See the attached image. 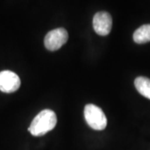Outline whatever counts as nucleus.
<instances>
[{
	"label": "nucleus",
	"mask_w": 150,
	"mask_h": 150,
	"mask_svg": "<svg viewBox=\"0 0 150 150\" xmlns=\"http://www.w3.org/2000/svg\"><path fill=\"white\" fill-rule=\"evenodd\" d=\"M136 89L143 96L150 99V79L146 77H138L134 80Z\"/></svg>",
	"instance_id": "0eeeda50"
},
{
	"label": "nucleus",
	"mask_w": 150,
	"mask_h": 150,
	"mask_svg": "<svg viewBox=\"0 0 150 150\" xmlns=\"http://www.w3.org/2000/svg\"><path fill=\"white\" fill-rule=\"evenodd\" d=\"M84 118L88 126L94 130H103L107 127L106 115L94 104H87L84 107Z\"/></svg>",
	"instance_id": "f03ea898"
},
{
	"label": "nucleus",
	"mask_w": 150,
	"mask_h": 150,
	"mask_svg": "<svg viewBox=\"0 0 150 150\" xmlns=\"http://www.w3.org/2000/svg\"><path fill=\"white\" fill-rule=\"evenodd\" d=\"M112 17L107 12H98L93 17V26L94 31L100 36L108 35L112 29Z\"/></svg>",
	"instance_id": "39448f33"
},
{
	"label": "nucleus",
	"mask_w": 150,
	"mask_h": 150,
	"mask_svg": "<svg viewBox=\"0 0 150 150\" xmlns=\"http://www.w3.org/2000/svg\"><path fill=\"white\" fill-rule=\"evenodd\" d=\"M69 38L67 30L59 28L51 30L44 38V46L49 51H56L61 48Z\"/></svg>",
	"instance_id": "7ed1b4c3"
},
{
	"label": "nucleus",
	"mask_w": 150,
	"mask_h": 150,
	"mask_svg": "<svg viewBox=\"0 0 150 150\" xmlns=\"http://www.w3.org/2000/svg\"><path fill=\"white\" fill-rule=\"evenodd\" d=\"M57 123L56 113L51 109H43L33 119L28 131L33 136L39 137L53 130Z\"/></svg>",
	"instance_id": "f257e3e1"
},
{
	"label": "nucleus",
	"mask_w": 150,
	"mask_h": 150,
	"mask_svg": "<svg viewBox=\"0 0 150 150\" xmlns=\"http://www.w3.org/2000/svg\"><path fill=\"white\" fill-rule=\"evenodd\" d=\"M21 84L20 79L18 75L9 70L0 72V91L10 93L17 91Z\"/></svg>",
	"instance_id": "20e7f679"
},
{
	"label": "nucleus",
	"mask_w": 150,
	"mask_h": 150,
	"mask_svg": "<svg viewBox=\"0 0 150 150\" xmlns=\"http://www.w3.org/2000/svg\"><path fill=\"white\" fill-rule=\"evenodd\" d=\"M134 40L136 43H146L150 42V24H144L139 28L134 33Z\"/></svg>",
	"instance_id": "423d86ee"
}]
</instances>
